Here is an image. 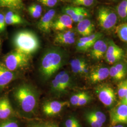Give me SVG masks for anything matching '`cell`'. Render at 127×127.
<instances>
[{
  "label": "cell",
  "mask_w": 127,
  "mask_h": 127,
  "mask_svg": "<svg viewBox=\"0 0 127 127\" xmlns=\"http://www.w3.org/2000/svg\"><path fill=\"white\" fill-rule=\"evenodd\" d=\"M0 46H1V43H0Z\"/></svg>",
  "instance_id": "obj_45"
},
{
  "label": "cell",
  "mask_w": 127,
  "mask_h": 127,
  "mask_svg": "<svg viewBox=\"0 0 127 127\" xmlns=\"http://www.w3.org/2000/svg\"><path fill=\"white\" fill-rule=\"evenodd\" d=\"M123 50L116 45L113 41L109 43L105 57L106 62L109 64H114L122 59L123 56Z\"/></svg>",
  "instance_id": "obj_8"
},
{
  "label": "cell",
  "mask_w": 127,
  "mask_h": 127,
  "mask_svg": "<svg viewBox=\"0 0 127 127\" xmlns=\"http://www.w3.org/2000/svg\"><path fill=\"white\" fill-rule=\"evenodd\" d=\"M50 127H59L56 124H52V125H50Z\"/></svg>",
  "instance_id": "obj_44"
},
{
  "label": "cell",
  "mask_w": 127,
  "mask_h": 127,
  "mask_svg": "<svg viewBox=\"0 0 127 127\" xmlns=\"http://www.w3.org/2000/svg\"><path fill=\"white\" fill-rule=\"evenodd\" d=\"M110 122L112 126L117 124L127 125V105L118 103L111 109Z\"/></svg>",
  "instance_id": "obj_6"
},
{
  "label": "cell",
  "mask_w": 127,
  "mask_h": 127,
  "mask_svg": "<svg viewBox=\"0 0 127 127\" xmlns=\"http://www.w3.org/2000/svg\"><path fill=\"white\" fill-rule=\"evenodd\" d=\"M84 92H79V93H78L77 94H74L73 96H72L70 98V103L73 105L77 106L79 100L80 99V98L81 97L82 95H83Z\"/></svg>",
  "instance_id": "obj_36"
},
{
  "label": "cell",
  "mask_w": 127,
  "mask_h": 127,
  "mask_svg": "<svg viewBox=\"0 0 127 127\" xmlns=\"http://www.w3.org/2000/svg\"><path fill=\"white\" fill-rule=\"evenodd\" d=\"M29 61L30 56L15 50L5 57L4 64L10 71L14 72L27 66Z\"/></svg>",
  "instance_id": "obj_4"
},
{
  "label": "cell",
  "mask_w": 127,
  "mask_h": 127,
  "mask_svg": "<svg viewBox=\"0 0 127 127\" xmlns=\"http://www.w3.org/2000/svg\"><path fill=\"white\" fill-rule=\"evenodd\" d=\"M72 70L73 73L76 74H86L89 70L86 62L83 59H75L70 62Z\"/></svg>",
  "instance_id": "obj_18"
},
{
  "label": "cell",
  "mask_w": 127,
  "mask_h": 127,
  "mask_svg": "<svg viewBox=\"0 0 127 127\" xmlns=\"http://www.w3.org/2000/svg\"><path fill=\"white\" fill-rule=\"evenodd\" d=\"M85 119L87 122L89 124L91 127H102L103 124L97 121L95 119L91 118L85 114Z\"/></svg>",
  "instance_id": "obj_33"
},
{
  "label": "cell",
  "mask_w": 127,
  "mask_h": 127,
  "mask_svg": "<svg viewBox=\"0 0 127 127\" xmlns=\"http://www.w3.org/2000/svg\"><path fill=\"white\" fill-rule=\"evenodd\" d=\"M15 50L30 56L39 50L40 43L36 34L32 31L20 30L17 32L13 39Z\"/></svg>",
  "instance_id": "obj_1"
},
{
  "label": "cell",
  "mask_w": 127,
  "mask_h": 127,
  "mask_svg": "<svg viewBox=\"0 0 127 127\" xmlns=\"http://www.w3.org/2000/svg\"><path fill=\"white\" fill-rule=\"evenodd\" d=\"M109 69V76L116 81H120L125 77L122 75L117 70L114 65L111 66Z\"/></svg>",
  "instance_id": "obj_30"
},
{
  "label": "cell",
  "mask_w": 127,
  "mask_h": 127,
  "mask_svg": "<svg viewBox=\"0 0 127 127\" xmlns=\"http://www.w3.org/2000/svg\"><path fill=\"white\" fill-rule=\"evenodd\" d=\"M0 7L12 9H22L23 8L22 0H0Z\"/></svg>",
  "instance_id": "obj_22"
},
{
  "label": "cell",
  "mask_w": 127,
  "mask_h": 127,
  "mask_svg": "<svg viewBox=\"0 0 127 127\" xmlns=\"http://www.w3.org/2000/svg\"><path fill=\"white\" fill-rule=\"evenodd\" d=\"M71 127H82V126H81V124H80V123L79 122V123H77V124H76L75 125H74V126Z\"/></svg>",
  "instance_id": "obj_42"
},
{
  "label": "cell",
  "mask_w": 127,
  "mask_h": 127,
  "mask_svg": "<svg viewBox=\"0 0 127 127\" xmlns=\"http://www.w3.org/2000/svg\"><path fill=\"white\" fill-rule=\"evenodd\" d=\"M97 19L100 27L105 30H109L116 25L118 20V16L112 9L101 7L98 10Z\"/></svg>",
  "instance_id": "obj_5"
},
{
  "label": "cell",
  "mask_w": 127,
  "mask_h": 127,
  "mask_svg": "<svg viewBox=\"0 0 127 127\" xmlns=\"http://www.w3.org/2000/svg\"><path fill=\"white\" fill-rule=\"evenodd\" d=\"M91 99L90 95L86 92H84L83 95H82L80 99L79 100L77 106H81L86 104L88 103H89Z\"/></svg>",
  "instance_id": "obj_34"
},
{
  "label": "cell",
  "mask_w": 127,
  "mask_h": 127,
  "mask_svg": "<svg viewBox=\"0 0 127 127\" xmlns=\"http://www.w3.org/2000/svg\"><path fill=\"white\" fill-rule=\"evenodd\" d=\"M102 35L100 32H96L87 36L81 38L76 44L77 50L80 51H86L92 48L96 41L100 39Z\"/></svg>",
  "instance_id": "obj_9"
},
{
  "label": "cell",
  "mask_w": 127,
  "mask_h": 127,
  "mask_svg": "<svg viewBox=\"0 0 127 127\" xmlns=\"http://www.w3.org/2000/svg\"><path fill=\"white\" fill-rule=\"evenodd\" d=\"M55 14L56 10L51 9L41 17L38 24V27L41 31L46 33L50 32Z\"/></svg>",
  "instance_id": "obj_11"
},
{
  "label": "cell",
  "mask_w": 127,
  "mask_h": 127,
  "mask_svg": "<svg viewBox=\"0 0 127 127\" xmlns=\"http://www.w3.org/2000/svg\"><path fill=\"white\" fill-rule=\"evenodd\" d=\"M14 96L23 111L32 113L36 107V94L32 88L26 85L19 87L15 91Z\"/></svg>",
  "instance_id": "obj_3"
},
{
  "label": "cell",
  "mask_w": 127,
  "mask_h": 127,
  "mask_svg": "<svg viewBox=\"0 0 127 127\" xmlns=\"http://www.w3.org/2000/svg\"><path fill=\"white\" fill-rule=\"evenodd\" d=\"M116 32L122 41L127 43V23H123L116 28Z\"/></svg>",
  "instance_id": "obj_24"
},
{
  "label": "cell",
  "mask_w": 127,
  "mask_h": 127,
  "mask_svg": "<svg viewBox=\"0 0 127 127\" xmlns=\"http://www.w3.org/2000/svg\"><path fill=\"white\" fill-rule=\"evenodd\" d=\"M86 115L97 120L100 123H104L106 120V115L102 112L98 111H92L87 113Z\"/></svg>",
  "instance_id": "obj_26"
},
{
  "label": "cell",
  "mask_w": 127,
  "mask_h": 127,
  "mask_svg": "<svg viewBox=\"0 0 127 127\" xmlns=\"http://www.w3.org/2000/svg\"><path fill=\"white\" fill-rule=\"evenodd\" d=\"M0 127H19V124L16 120H8L0 123Z\"/></svg>",
  "instance_id": "obj_32"
},
{
  "label": "cell",
  "mask_w": 127,
  "mask_h": 127,
  "mask_svg": "<svg viewBox=\"0 0 127 127\" xmlns=\"http://www.w3.org/2000/svg\"><path fill=\"white\" fill-rule=\"evenodd\" d=\"M6 24L5 22V15L1 13H0V32L4 31L6 29Z\"/></svg>",
  "instance_id": "obj_39"
},
{
  "label": "cell",
  "mask_w": 127,
  "mask_h": 127,
  "mask_svg": "<svg viewBox=\"0 0 127 127\" xmlns=\"http://www.w3.org/2000/svg\"><path fill=\"white\" fill-rule=\"evenodd\" d=\"M55 79L59 85V92L64 91L70 86V78L66 71H63L60 72L56 76Z\"/></svg>",
  "instance_id": "obj_19"
},
{
  "label": "cell",
  "mask_w": 127,
  "mask_h": 127,
  "mask_svg": "<svg viewBox=\"0 0 127 127\" xmlns=\"http://www.w3.org/2000/svg\"><path fill=\"white\" fill-rule=\"evenodd\" d=\"M109 76V68L101 67L93 70L91 72L90 78L92 83H95L103 81Z\"/></svg>",
  "instance_id": "obj_17"
},
{
  "label": "cell",
  "mask_w": 127,
  "mask_h": 127,
  "mask_svg": "<svg viewBox=\"0 0 127 127\" xmlns=\"http://www.w3.org/2000/svg\"><path fill=\"white\" fill-rule=\"evenodd\" d=\"M89 12L86 9L81 12L76 14L71 17L73 22L75 23H79L82 20L86 19L89 16Z\"/></svg>",
  "instance_id": "obj_29"
},
{
  "label": "cell",
  "mask_w": 127,
  "mask_h": 127,
  "mask_svg": "<svg viewBox=\"0 0 127 127\" xmlns=\"http://www.w3.org/2000/svg\"><path fill=\"white\" fill-rule=\"evenodd\" d=\"M54 41L61 45H71L75 41V33L72 30L59 32L55 37Z\"/></svg>",
  "instance_id": "obj_13"
},
{
  "label": "cell",
  "mask_w": 127,
  "mask_h": 127,
  "mask_svg": "<svg viewBox=\"0 0 127 127\" xmlns=\"http://www.w3.org/2000/svg\"><path fill=\"white\" fill-rule=\"evenodd\" d=\"M119 104H125L127 105V95H125L123 99L120 100V102L119 103Z\"/></svg>",
  "instance_id": "obj_40"
},
{
  "label": "cell",
  "mask_w": 127,
  "mask_h": 127,
  "mask_svg": "<svg viewBox=\"0 0 127 127\" xmlns=\"http://www.w3.org/2000/svg\"><path fill=\"white\" fill-rule=\"evenodd\" d=\"M15 77L13 72L7 68L4 64L0 63V90L8 85Z\"/></svg>",
  "instance_id": "obj_15"
},
{
  "label": "cell",
  "mask_w": 127,
  "mask_h": 127,
  "mask_svg": "<svg viewBox=\"0 0 127 127\" xmlns=\"http://www.w3.org/2000/svg\"><path fill=\"white\" fill-rule=\"evenodd\" d=\"M112 127H125L122 124H117V125H114Z\"/></svg>",
  "instance_id": "obj_43"
},
{
  "label": "cell",
  "mask_w": 127,
  "mask_h": 127,
  "mask_svg": "<svg viewBox=\"0 0 127 127\" xmlns=\"http://www.w3.org/2000/svg\"><path fill=\"white\" fill-rule=\"evenodd\" d=\"M69 105L67 101H52L47 102L43 105L42 110L47 116H54L59 113L66 106Z\"/></svg>",
  "instance_id": "obj_10"
},
{
  "label": "cell",
  "mask_w": 127,
  "mask_h": 127,
  "mask_svg": "<svg viewBox=\"0 0 127 127\" xmlns=\"http://www.w3.org/2000/svg\"><path fill=\"white\" fill-rule=\"evenodd\" d=\"M79 123L77 119L74 117H70L66 120L64 123V127H72Z\"/></svg>",
  "instance_id": "obj_37"
},
{
  "label": "cell",
  "mask_w": 127,
  "mask_h": 127,
  "mask_svg": "<svg viewBox=\"0 0 127 127\" xmlns=\"http://www.w3.org/2000/svg\"><path fill=\"white\" fill-rule=\"evenodd\" d=\"M73 22L71 18L64 14L53 21L52 28L56 31L62 32L71 29L73 27Z\"/></svg>",
  "instance_id": "obj_12"
},
{
  "label": "cell",
  "mask_w": 127,
  "mask_h": 127,
  "mask_svg": "<svg viewBox=\"0 0 127 127\" xmlns=\"http://www.w3.org/2000/svg\"><path fill=\"white\" fill-rule=\"evenodd\" d=\"M116 13L123 21L127 20V0H123L117 6Z\"/></svg>",
  "instance_id": "obj_23"
},
{
  "label": "cell",
  "mask_w": 127,
  "mask_h": 127,
  "mask_svg": "<svg viewBox=\"0 0 127 127\" xmlns=\"http://www.w3.org/2000/svg\"><path fill=\"white\" fill-rule=\"evenodd\" d=\"M114 66L122 75L124 77L126 76L127 73V68L125 64L121 63H118L115 64Z\"/></svg>",
  "instance_id": "obj_35"
},
{
  "label": "cell",
  "mask_w": 127,
  "mask_h": 127,
  "mask_svg": "<svg viewBox=\"0 0 127 127\" xmlns=\"http://www.w3.org/2000/svg\"><path fill=\"white\" fill-rule=\"evenodd\" d=\"M94 29V24L91 20L87 18L80 21L77 25V31L83 37L90 35L92 34Z\"/></svg>",
  "instance_id": "obj_16"
},
{
  "label": "cell",
  "mask_w": 127,
  "mask_h": 127,
  "mask_svg": "<svg viewBox=\"0 0 127 127\" xmlns=\"http://www.w3.org/2000/svg\"></svg>",
  "instance_id": "obj_46"
},
{
  "label": "cell",
  "mask_w": 127,
  "mask_h": 127,
  "mask_svg": "<svg viewBox=\"0 0 127 127\" xmlns=\"http://www.w3.org/2000/svg\"><path fill=\"white\" fill-rule=\"evenodd\" d=\"M108 45L105 41L99 39L96 41L92 47L91 56L92 59L99 60L102 59L105 55Z\"/></svg>",
  "instance_id": "obj_14"
},
{
  "label": "cell",
  "mask_w": 127,
  "mask_h": 127,
  "mask_svg": "<svg viewBox=\"0 0 127 127\" xmlns=\"http://www.w3.org/2000/svg\"><path fill=\"white\" fill-rule=\"evenodd\" d=\"M63 62L62 53L58 50L47 51L41 60L40 71L46 79L51 77L61 67Z\"/></svg>",
  "instance_id": "obj_2"
},
{
  "label": "cell",
  "mask_w": 127,
  "mask_h": 127,
  "mask_svg": "<svg viewBox=\"0 0 127 127\" xmlns=\"http://www.w3.org/2000/svg\"><path fill=\"white\" fill-rule=\"evenodd\" d=\"M6 25H18L24 23L23 18L18 13L12 11H8L5 15Z\"/></svg>",
  "instance_id": "obj_21"
},
{
  "label": "cell",
  "mask_w": 127,
  "mask_h": 127,
  "mask_svg": "<svg viewBox=\"0 0 127 127\" xmlns=\"http://www.w3.org/2000/svg\"><path fill=\"white\" fill-rule=\"evenodd\" d=\"M28 11L33 18H37L41 16L42 9L40 5L33 4L28 7Z\"/></svg>",
  "instance_id": "obj_25"
},
{
  "label": "cell",
  "mask_w": 127,
  "mask_h": 127,
  "mask_svg": "<svg viewBox=\"0 0 127 127\" xmlns=\"http://www.w3.org/2000/svg\"><path fill=\"white\" fill-rule=\"evenodd\" d=\"M118 95L119 99L121 100L127 95V80L121 82L118 85Z\"/></svg>",
  "instance_id": "obj_27"
},
{
  "label": "cell",
  "mask_w": 127,
  "mask_h": 127,
  "mask_svg": "<svg viewBox=\"0 0 127 127\" xmlns=\"http://www.w3.org/2000/svg\"><path fill=\"white\" fill-rule=\"evenodd\" d=\"M12 110L11 104L7 98L0 100V119L6 120L11 115Z\"/></svg>",
  "instance_id": "obj_20"
},
{
  "label": "cell",
  "mask_w": 127,
  "mask_h": 127,
  "mask_svg": "<svg viewBox=\"0 0 127 127\" xmlns=\"http://www.w3.org/2000/svg\"><path fill=\"white\" fill-rule=\"evenodd\" d=\"M74 4L90 7L94 4V0H71Z\"/></svg>",
  "instance_id": "obj_31"
},
{
  "label": "cell",
  "mask_w": 127,
  "mask_h": 127,
  "mask_svg": "<svg viewBox=\"0 0 127 127\" xmlns=\"http://www.w3.org/2000/svg\"><path fill=\"white\" fill-rule=\"evenodd\" d=\"M41 3L49 7H54L57 4L58 0H38Z\"/></svg>",
  "instance_id": "obj_38"
},
{
  "label": "cell",
  "mask_w": 127,
  "mask_h": 127,
  "mask_svg": "<svg viewBox=\"0 0 127 127\" xmlns=\"http://www.w3.org/2000/svg\"><path fill=\"white\" fill-rule=\"evenodd\" d=\"M84 9L85 8L81 7L68 6L64 8L63 11L65 14L71 17L73 15L83 11Z\"/></svg>",
  "instance_id": "obj_28"
},
{
  "label": "cell",
  "mask_w": 127,
  "mask_h": 127,
  "mask_svg": "<svg viewBox=\"0 0 127 127\" xmlns=\"http://www.w3.org/2000/svg\"><path fill=\"white\" fill-rule=\"evenodd\" d=\"M31 127H50V125H45V124H38L32 126Z\"/></svg>",
  "instance_id": "obj_41"
},
{
  "label": "cell",
  "mask_w": 127,
  "mask_h": 127,
  "mask_svg": "<svg viewBox=\"0 0 127 127\" xmlns=\"http://www.w3.org/2000/svg\"><path fill=\"white\" fill-rule=\"evenodd\" d=\"M95 92L99 100L105 106L110 107L114 104L116 95L112 87L107 85H100L96 88Z\"/></svg>",
  "instance_id": "obj_7"
}]
</instances>
